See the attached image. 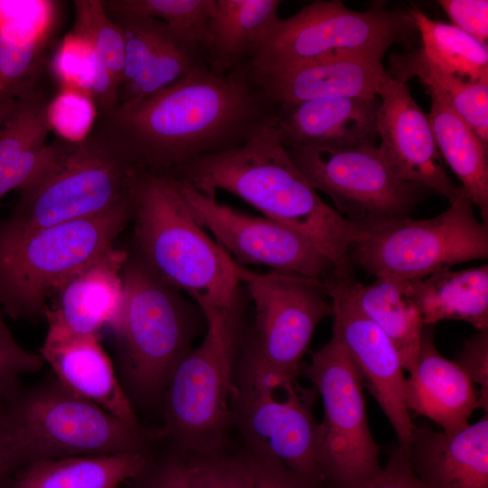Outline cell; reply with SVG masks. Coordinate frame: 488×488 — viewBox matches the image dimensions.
<instances>
[{
  "label": "cell",
  "mask_w": 488,
  "mask_h": 488,
  "mask_svg": "<svg viewBox=\"0 0 488 488\" xmlns=\"http://www.w3.org/2000/svg\"><path fill=\"white\" fill-rule=\"evenodd\" d=\"M132 199L87 218L33 230L0 221V306L13 319H44L47 302L114 247L132 220Z\"/></svg>",
  "instance_id": "obj_4"
},
{
  "label": "cell",
  "mask_w": 488,
  "mask_h": 488,
  "mask_svg": "<svg viewBox=\"0 0 488 488\" xmlns=\"http://www.w3.org/2000/svg\"><path fill=\"white\" fill-rule=\"evenodd\" d=\"M147 467L145 453L127 452L31 462L3 488H120Z\"/></svg>",
  "instance_id": "obj_29"
},
{
  "label": "cell",
  "mask_w": 488,
  "mask_h": 488,
  "mask_svg": "<svg viewBox=\"0 0 488 488\" xmlns=\"http://www.w3.org/2000/svg\"><path fill=\"white\" fill-rule=\"evenodd\" d=\"M204 317L206 335L169 377L164 390V423L153 433L194 455L221 451L232 424L240 298L232 306Z\"/></svg>",
  "instance_id": "obj_6"
},
{
  "label": "cell",
  "mask_w": 488,
  "mask_h": 488,
  "mask_svg": "<svg viewBox=\"0 0 488 488\" xmlns=\"http://www.w3.org/2000/svg\"><path fill=\"white\" fill-rule=\"evenodd\" d=\"M250 71L277 105L337 97H379L386 75L381 61L347 55L313 60L272 71Z\"/></svg>",
  "instance_id": "obj_22"
},
{
  "label": "cell",
  "mask_w": 488,
  "mask_h": 488,
  "mask_svg": "<svg viewBox=\"0 0 488 488\" xmlns=\"http://www.w3.org/2000/svg\"><path fill=\"white\" fill-rule=\"evenodd\" d=\"M350 268L323 279L333 306V333L346 350L357 376L392 426L401 451L408 452L415 424L406 405V377L388 336L359 308L350 289Z\"/></svg>",
  "instance_id": "obj_16"
},
{
  "label": "cell",
  "mask_w": 488,
  "mask_h": 488,
  "mask_svg": "<svg viewBox=\"0 0 488 488\" xmlns=\"http://www.w3.org/2000/svg\"><path fill=\"white\" fill-rule=\"evenodd\" d=\"M412 469L427 488H488V416L453 433L415 426Z\"/></svg>",
  "instance_id": "obj_24"
},
{
  "label": "cell",
  "mask_w": 488,
  "mask_h": 488,
  "mask_svg": "<svg viewBox=\"0 0 488 488\" xmlns=\"http://www.w3.org/2000/svg\"><path fill=\"white\" fill-rule=\"evenodd\" d=\"M303 373L323 401L318 462L329 488H352L381 469L380 447L366 415L363 387L337 335L302 365Z\"/></svg>",
  "instance_id": "obj_12"
},
{
  "label": "cell",
  "mask_w": 488,
  "mask_h": 488,
  "mask_svg": "<svg viewBox=\"0 0 488 488\" xmlns=\"http://www.w3.org/2000/svg\"><path fill=\"white\" fill-rule=\"evenodd\" d=\"M45 115L51 131L61 140L79 144L89 137L99 117L94 101L84 92L61 88L46 103Z\"/></svg>",
  "instance_id": "obj_37"
},
{
  "label": "cell",
  "mask_w": 488,
  "mask_h": 488,
  "mask_svg": "<svg viewBox=\"0 0 488 488\" xmlns=\"http://www.w3.org/2000/svg\"><path fill=\"white\" fill-rule=\"evenodd\" d=\"M45 106L37 93L19 103L0 128V202L41 179L56 157L57 141L47 143Z\"/></svg>",
  "instance_id": "obj_27"
},
{
  "label": "cell",
  "mask_w": 488,
  "mask_h": 488,
  "mask_svg": "<svg viewBox=\"0 0 488 488\" xmlns=\"http://www.w3.org/2000/svg\"><path fill=\"white\" fill-rule=\"evenodd\" d=\"M253 488H320L295 474L278 462L247 452Z\"/></svg>",
  "instance_id": "obj_42"
},
{
  "label": "cell",
  "mask_w": 488,
  "mask_h": 488,
  "mask_svg": "<svg viewBox=\"0 0 488 488\" xmlns=\"http://www.w3.org/2000/svg\"><path fill=\"white\" fill-rule=\"evenodd\" d=\"M147 488H198L190 460L175 457L164 462Z\"/></svg>",
  "instance_id": "obj_44"
},
{
  "label": "cell",
  "mask_w": 488,
  "mask_h": 488,
  "mask_svg": "<svg viewBox=\"0 0 488 488\" xmlns=\"http://www.w3.org/2000/svg\"><path fill=\"white\" fill-rule=\"evenodd\" d=\"M279 0H215L203 62L215 73L248 64L279 17Z\"/></svg>",
  "instance_id": "obj_26"
},
{
  "label": "cell",
  "mask_w": 488,
  "mask_h": 488,
  "mask_svg": "<svg viewBox=\"0 0 488 488\" xmlns=\"http://www.w3.org/2000/svg\"><path fill=\"white\" fill-rule=\"evenodd\" d=\"M190 462L198 488H253L244 455H228L219 451L195 455Z\"/></svg>",
  "instance_id": "obj_38"
},
{
  "label": "cell",
  "mask_w": 488,
  "mask_h": 488,
  "mask_svg": "<svg viewBox=\"0 0 488 488\" xmlns=\"http://www.w3.org/2000/svg\"><path fill=\"white\" fill-rule=\"evenodd\" d=\"M170 176L202 192H230L265 218L304 237L336 270L350 267L349 253L365 236L330 207L293 162L276 126V117L243 144L199 156Z\"/></svg>",
  "instance_id": "obj_2"
},
{
  "label": "cell",
  "mask_w": 488,
  "mask_h": 488,
  "mask_svg": "<svg viewBox=\"0 0 488 488\" xmlns=\"http://www.w3.org/2000/svg\"><path fill=\"white\" fill-rule=\"evenodd\" d=\"M57 155L45 174L20 191L3 221L33 230L99 214L129 200L145 172L99 125L79 144L57 141Z\"/></svg>",
  "instance_id": "obj_8"
},
{
  "label": "cell",
  "mask_w": 488,
  "mask_h": 488,
  "mask_svg": "<svg viewBox=\"0 0 488 488\" xmlns=\"http://www.w3.org/2000/svg\"><path fill=\"white\" fill-rule=\"evenodd\" d=\"M9 117V116H8ZM8 117H2L0 116V128L3 125V123L5 122V120Z\"/></svg>",
  "instance_id": "obj_46"
},
{
  "label": "cell",
  "mask_w": 488,
  "mask_h": 488,
  "mask_svg": "<svg viewBox=\"0 0 488 488\" xmlns=\"http://www.w3.org/2000/svg\"><path fill=\"white\" fill-rule=\"evenodd\" d=\"M192 315L179 291L161 280L139 256L128 257L121 305L109 326L129 399L150 400L164 393L174 369L191 351Z\"/></svg>",
  "instance_id": "obj_5"
},
{
  "label": "cell",
  "mask_w": 488,
  "mask_h": 488,
  "mask_svg": "<svg viewBox=\"0 0 488 488\" xmlns=\"http://www.w3.org/2000/svg\"><path fill=\"white\" fill-rule=\"evenodd\" d=\"M10 445L0 409V488H3L14 474Z\"/></svg>",
  "instance_id": "obj_45"
},
{
  "label": "cell",
  "mask_w": 488,
  "mask_h": 488,
  "mask_svg": "<svg viewBox=\"0 0 488 488\" xmlns=\"http://www.w3.org/2000/svg\"><path fill=\"white\" fill-rule=\"evenodd\" d=\"M286 149L314 189L327 194L338 212L363 230L409 217L427 191L398 178L378 145Z\"/></svg>",
  "instance_id": "obj_13"
},
{
  "label": "cell",
  "mask_w": 488,
  "mask_h": 488,
  "mask_svg": "<svg viewBox=\"0 0 488 488\" xmlns=\"http://www.w3.org/2000/svg\"><path fill=\"white\" fill-rule=\"evenodd\" d=\"M422 46V56L437 70L466 81L488 80V49L456 26L433 20L421 10L409 11Z\"/></svg>",
  "instance_id": "obj_33"
},
{
  "label": "cell",
  "mask_w": 488,
  "mask_h": 488,
  "mask_svg": "<svg viewBox=\"0 0 488 488\" xmlns=\"http://www.w3.org/2000/svg\"><path fill=\"white\" fill-rule=\"evenodd\" d=\"M235 272L255 307L251 346L270 370L297 378L315 328L333 314L323 280L277 270L256 273L236 262Z\"/></svg>",
  "instance_id": "obj_14"
},
{
  "label": "cell",
  "mask_w": 488,
  "mask_h": 488,
  "mask_svg": "<svg viewBox=\"0 0 488 488\" xmlns=\"http://www.w3.org/2000/svg\"><path fill=\"white\" fill-rule=\"evenodd\" d=\"M378 148L391 172L402 181L446 197L449 203L462 191L449 178L427 115L403 82L389 71L379 94Z\"/></svg>",
  "instance_id": "obj_17"
},
{
  "label": "cell",
  "mask_w": 488,
  "mask_h": 488,
  "mask_svg": "<svg viewBox=\"0 0 488 488\" xmlns=\"http://www.w3.org/2000/svg\"><path fill=\"white\" fill-rule=\"evenodd\" d=\"M350 289L361 311L394 344L404 371L408 372L418 357L425 324L406 294L404 281L377 277L373 282L364 285L352 276Z\"/></svg>",
  "instance_id": "obj_30"
},
{
  "label": "cell",
  "mask_w": 488,
  "mask_h": 488,
  "mask_svg": "<svg viewBox=\"0 0 488 488\" xmlns=\"http://www.w3.org/2000/svg\"><path fill=\"white\" fill-rule=\"evenodd\" d=\"M473 205L462 188L436 217H408L367 230L351 249L349 260L375 277L414 281L460 263L486 259L488 224L477 220Z\"/></svg>",
  "instance_id": "obj_11"
},
{
  "label": "cell",
  "mask_w": 488,
  "mask_h": 488,
  "mask_svg": "<svg viewBox=\"0 0 488 488\" xmlns=\"http://www.w3.org/2000/svg\"><path fill=\"white\" fill-rule=\"evenodd\" d=\"M131 199L138 256L161 280L189 295L203 315L240 298L235 261L197 222L174 177L143 173Z\"/></svg>",
  "instance_id": "obj_3"
},
{
  "label": "cell",
  "mask_w": 488,
  "mask_h": 488,
  "mask_svg": "<svg viewBox=\"0 0 488 488\" xmlns=\"http://www.w3.org/2000/svg\"><path fill=\"white\" fill-rule=\"evenodd\" d=\"M0 306V402L14 396L21 388L20 376L42 369L40 353L23 349L14 340Z\"/></svg>",
  "instance_id": "obj_39"
},
{
  "label": "cell",
  "mask_w": 488,
  "mask_h": 488,
  "mask_svg": "<svg viewBox=\"0 0 488 488\" xmlns=\"http://www.w3.org/2000/svg\"><path fill=\"white\" fill-rule=\"evenodd\" d=\"M394 78H418L429 95L442 99L488 148V80L466 81L427 62L418 49L389 58Z\"/></svg>",
  "instance_id": "obj_32"
},
{
  "label": "cell",
  "mask_w": 488,
  "mask_h": 488,
  "mask_svg": "<svg viewBox=\"0 0 488 488\" xmlns=\"http://www.w3.org/2000/svg\"><path fill=\"white\" fill-rule=\"evenodd\" d=\"M438 3L451 19L453 25L487 45V0H440Z\"/></svg>",
  "instance_id": "obj_41"
},
{
  "label": "cell",
  "mask_w": 488,
  "mask_h": 488,
  "mask_svg": "<svg viewBox=\"0 0 488 488\" xmlns=\"http://www.w3.org/2000/svg\"><path fill=\"white\" fill-rule=\"evenodd\" d=\"M404 281L406 294L425 325L459 320L488 331V265L446 269L422 279Z\"/></svg>",
  "instance_id": "obj_28"
},
{
  "label": "cell",
  "mask_w": 488,
  "mask_h": 488,
  "mask_svg": "<svg viewBox=\"0 0 488 488\" xmlns=\"http://www.w3.org/2000/svg\"><path fill=\"white\" fill-rule=\"evenodd\" d=\"M406 377L405 399L408 411L426 417L445 433L465 427L479 408L474 384L455 363L440 354L434 341V325H425L420 348Z\"/></svg>",
  "instance_id": "obj_23"
},
{
  "label": "cell",
  "mask_w": 488,
  "mask_h": 488,
  "mask_svg": "<svg viewBox=\"0 0 488 488\" xmlns=\"http://www.w3.org/2000/svg\"><path fill=\"white\" fill-rule=\"evenodd\" d=\"M15 472L37 460L145 453L142 429L75 395L54 377L0 402ZM14 472V473H15Z\"/></svg>",
  "instance_id": "obj_7"
},
{
  "label": "cell",
  "mask_w": 488,
  "mask_h": 488,
  "mask_svg": "<svg viewBox=\"0 0 488 488\" xmlns=\"http://www.w3.org/2000/svg\"><path fill=\"white\" fill-rule=\"evenodd\" d=\"M317 395L313 386L270 370L249 343L236 370L231 418L247 452L273 459L321 486L320 425L313 411Z\"/></svg>",
  "instance_id": "obj_9"
},
{
  "label": "cell",
  "mask_w": 488,
  "mask_h": 488,
  "mask_svg": "<svg viewBox=\"0 0 488 488\" xmlns=\"http://www.w3.org/2000/svg\"><path fill=\"white\" fill-rule=\"evenodd\" d=\"M429 96L427 117L442 159L488 224V148L442 99Z\"/></svg>",
  "instance_id": "obj_31"
},
{
  "label": "cell",
  "mask_w": 488,
  "mask_h": 488,
  "mask_svg": "<svg viewBox=\"0 0 488 488\" xmlns=\"http://www.w3.org/2000/svg\"><path fill=\"white\" fill-rule=\"evenodd\" d=\"M60 7L53 0H0V116L38 93Z\"/></svg>",
  "instance_id": "obj_18"
},
{
  "label": "cell",
  "mask_w": 488,
  "mask_h": 488,
  "mask_svg": "<svg viewBox=\"0 0 488 488\" xmlns=\"http://www.w3.org/2000/svg\"><path fill=\"white\" fill-rule=\"evenodd\" d=\"M49 66L60 87L87 94L94 101L99 116L118 105V82L83 37L69 32L56 48Z\"/></svg>",
  "instance_id": "obj_34"
},
{
  "label": "cell",
  "mask_w": 488,
  "mask_h": 488,
  "mask_svg": "<svg viewBox=\"0 0 488 488\" xmlns=\"http://www.w3.org/2000/svg\"><path fill=\"white\" fill-rule=\"evenodd\" d=\"M124 37L123 80L118 104L137 101L175 82L202 52L164 23L143 15L108 13Z\"/></svg>",
  "instance_id": "obj_19"
},
{
  "label": "cell",
  "mask_w": 488,
  "mask_h": 488,
  "mask_svg": "<svg viewBox=\"0 0 488 488\" xmlns=\"http://www.w3.org/2000/svg\"><path fill=\"white\" fill-rule=\"evenodd\" d=\"M471 382L478 385L479 408L488 411V331H480L467 340L455 361Z\"/></svg>",
  "instance_id": "obj_40"
},
{
  "label": "cell",
  "mask_w": 488,
  "mask_h": 488,
  "mask_svg": "<svg viewBox=\"0 0 488 488\" xmlns=\"http://www.w3.org/2000/svg\"><path fill=\"white\" fill-rule=\"evenodd\" d=\"M380 103V97H337L283 104L276 126L286 148L377 145Z\"/></svg>",
  "instance_id": "obj_21"
},
{
  "label": "cell",
  "mask_w": 488,
  "mask_h": 488,
  "mask_svg": "<svg viewBox=\"0 0 488 488\" xmlns=\"http://www.w3.org/2000/svg\"><path fill=\"white\" fill-rule=\"evenodd\" d=\"M175 180L197 222L239 265H263L320 280L335 270L329 259L290 228L236 211L219 202L215 193Z\"/></svg>",
  "instance_id": "obj_15"
},
{
  "label": "cell",
  "mask_w": 488,
  "mask_h": 488,
  "mask_svg": "<svg viewBox=\"0 0 488 488\" xmlns=\"http://www.w3.org/2000/svg\"><path fill=\"white\" fill-rule=\"evenodd\" d=\"M417 33L409 11H354L339 0H317L279 19L248 65L264 72L343 55L382 62L391 45L411 42Z\"/></svg>",
  "instance_id": "obj_10"
},
{
  "label": "cell",
  "mask_w": 488,
  "mask_h": 488,
  "mask_svg": "<svg viewBox=\"0 0 488 488\" xmlns=\"http://www.w3.org/2000/svg\"><path fill=\"white\" fill-rule=\"evenodd\" d=\"M75 19L70 32L86 39L118 82L123 80L124 37L102 0L73 1Z\"/></svg>",
  "instance_id": "obj_36"
},
{
  "label": "cell",
  "mask_w": 488,
  "mask_h": 488,
  "mask_svg": "<svg viewBox=\"0 0 488 488\" xmlns=\"http://www.w3.org/2000/svg\"><path fill=\"white\" fill-rule=\"evenodd\" d=\"M248 64L220 74L203 61L166 88L99 116L145 172L170 175L191 160L236 147L277 115Z\"/></svg>",
  "instance_id": "obj_1"
},
{
  "label": "cell",
  "mask_w": 488,
  "mask_h": 488,
  "mask_svg": "<svg viewBox=\"0 0 488 488\" xmlns=\"http://www.w3.org/2000/svg\"><path fill=\"white\" fill-rule=\"evenodd\" d=\"M128 254L113 247L69 278L44 312L45 341L99 334L116 317L123 296V268Z\"/></svg>",
  "instance_id": "obj_20"
},
{
  "label": "cell",
  "mask_w": 488,
  "mask_h": 488,
  "mask_svg": "<svg viewBox=\"0 0 488 488\" xmlns=\"http://www.w3.org/2000/svg\"><path fill=\"white\" fill-rule=\"evenodd\" d=\"M54 377L67 389L141 429L133 403L116 374L99 334L45 341L40 349Z\"/></svg>",
  "instance_id": "obj_25"
},
{
  "label": "cell",
  "mask_w": 488,
  "mask_h": 488,
  "mask_svg": "<svg viewBox=\"0 0 488 488\" xmlns=\"http://www.w3.org/2000/svg\"><path fill=\"white\" fill-rule=\"evenodd\" d=\"M215 0H108V13L157 19L202 52Z\"/></svg>",
  "instance_id": "obj_35"
},
{
  "label": "cell",
  "mask_w": 488,
  "mask_h": 488,
  "mask_svg": "<svg viewBox=\"0 0 488 488\" xmlns=\"http://www.w3.org/2000/svg\"><path fill=\"white\" fill-rule=\"evenodd\" d=\"M352 488H427L415 474L409 453L399 448L372 478Z\"/></svg>",
  "instance_id": "obj_43"
}]
</instances>
